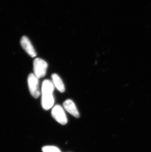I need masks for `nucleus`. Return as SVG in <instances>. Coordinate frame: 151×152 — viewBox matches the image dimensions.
I'll use <instances>...</instances> for the list:
<instances>
[{
  "label": "nucleus",
  "instance_id": "f257e3e1",
  "mask_svg": "<svg viewBox=\"0 0 151 152\" xmlns=\"http://www.w3.org/2000/svg\"><path fill=\"white\" fill-rule=\"evenodd\" d=\"M28 84L31 96L35 99L38 98L40 95L39 79L34 73H30L28 77Z\"/></svg>",
  "mask_w": 151,
  "mask_h": 152
},
{
  "label": "nucleus",
  "instance_id": "f03ea898",
  "mask_svg": "<svg viewBox=\"0 0 151 152\" xmlns=\"http://www.w3.org/2000/svg\"><path fill=\"white\" fill-rule=\"evenodd\" d=\"M34 74L38 79L45 76L48 64L45 61L39 58L34 59L33 63Z\"/></svg>",
  "mask_w": 151,
  "mask_h": 152
},
{
  "label": "nucleus",
  "instance_id": "7ed1b4c3",
  "mask_svg": "<svg viewBox=\"0 0 151 152\" xmlns=\"http://www.w3.org/2000/svg\"><path fill=\"white\" fill-rule=\"evenodd\" d=\"M52 115L58 123L61 125H66L67 123V118L65 112L62 106L56 105L52 109Z\"/></svg>",
  "mask_w": 151,
  "mask_h": 152
},
{
  "label": "nucleus",
  "instance_id": "20e7f679",
  "mask_svg": "<svg viewBox=\"0 0 151 152\" xmlns=\"http://www.w3.org/2000/svg\"><path fill=\"white\" fill-rule=\"evenodd\" d=\"M20 43L23 49L31 57L36 56V52L30 40L26 36H23L20 40Z\"/></svg>",
  "mask_w": 151,
  "mask_h": 152
},
{
  "label": "nucleus",
  "instance_id": "39448f33",
  "mask_svg": "<svg viewBox=\"0 0 151 152\" xmlns=\"http://www.w3.org/2000/svg\"><path fill=\"white\" fill-rule=\"evenodd\" d=\"M54 99L53 93H42V106L45 110L51 109L54 104Z\"/></svg>",
  "mask_w": 151,
  "mask_h": 152
},
{
  "label": "nucleus",
  "instance_id": "423d86ee",
  "mask_svg": "<svg viewBox=\"0 0 151 152\" xmlns=\"http://www.w3.org/2000/svg\"><path fill=\"white\" fill-rule=\"evenodd\" d=\"M63 107L64 109L69 112L70 114L73 115L76 118H78L80 117V114L78 112L77 107L74 102L71 99H67L63 103Z\"/></svg>",
  "mask_w": 151,
  "mask_h": 152
},
{
  "label": "nucleus",
  "instance_id": "0eeeda50",
  "mask_svg": "<svg viewBox=\"0 0 151 152\" xmlns=\"http://www.w3.org/2000/svg\"><path fill=\"white\" fill-rule=\"evenodd\" d=\"M52 79L54 87L60 92L63 93L65 91V86L61 78L57 74L54 73L52 75Z\"/></svg>",
  "mask_w": 151,
  "mask_h": 152
},
{
  "label": "nucleus",
  "instance_id": "6e6552de",
  "mask_svg": "<svg viewBox=\"0 0 151 152\" xmlns=\"http://www.w3.org/2000/svg\"><path fill=\"white\" fill-rule=\"evenodd\" d=\"M54 86L53 82L50 80L46 79L42 85L41 93H53L54 91Z\"/></svg>",
  "mask_w": 151,
  "mask_h": 152
},
{
  "label": "nucleus",
  "instance_id": "1a4fd4ad",
  "mask_svg": "<svg viewBox=\"0 0 151 152\" xmlns=\"http://www.w3.org/2000/svg\"><path fill=\"white\" fill-rule=\"evenodd\" d=\"M43 152H61L60 150L54 146H46L42 149Z\"/></svg>",
  "mask_w": 151,
  "mask_h": 152
}]
</instances>
